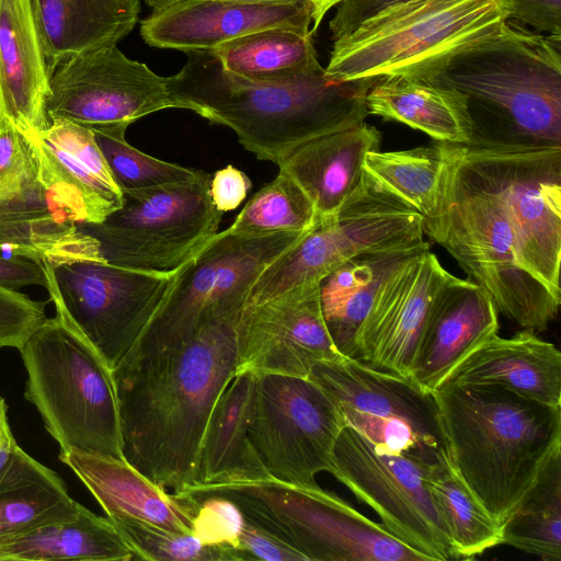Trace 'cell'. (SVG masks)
<instances>
[{
	"label": "cell",
	"mask_w": 561,
	"mask_h": 561,
	"mask_svg": "<svg viewBox=\"0 0 561 561\" xmlns=\"http://www.w3.org/2000/svg\"><path fill=\"white\" fill-rule=\"evenodd\" d=\"M240 314L209 323L175 350L113 369L124 458L174 493L198 482L207 422L238 368Z\"/></svg>",
	"instance_id": "cell-1"
},
{
	"label": "cell",
	"mask_w": 561,
	"mask_h": 561,
	"mask_svg": "<svg viewBox=\"0 0 561 561\" xmlns=\"http://www.w3.org/2000/svg\"><path fill=\"white\" fill-rule=\"evenodd\" d=\"M186 55L167 78L178 108L230 128L244 149L276 165L304 142L364 122L377 79H335L319 65L290 81L254 82L228 73L213 50Z\"/></svg>",
	"instance_id": "cell-2"
},
{
	"label": "cell",
	"mask_w": 561,
	"mask_h": 561,
	"mask_svg": "<svg viewBox=\"0 0 561 561\" xmlns=\"http://www.w3.org/2000/svg\"><path fill=\"white\" fill-rule=\"evenodd\" d=\"M416 78L461 99L472 129L467 147L561 146V38L507 20Z\"/></svg>",
	"instance_id": "cell-3"
},
{
	"label": "cell",
	"mask_w": 561,
	"mask_h": 561,
	"mask_svg": "<svg viewBox=\"0 0 561 561\" xmlns=\"http://www.w3.org/2000/svg\"><path fill=\"white\" fill-rule=\"evenodd\" d=\"M432 393L450 467L502 526L561 447V405L491 386Z\"/></svg>",
	"instance_id": "cell-4"
},
{
	"label": "cell",
	"mask_w": 561,
	"mask_h": 561,
	"mask_svg": "<svg viewBox=\"0 0 561 561\" xmlns=\"http://www.w3.org/2000/svg\"><path fill=\"white\" fill-rule=\"evenodd\" d=\"M56 314L19 350L27 374L24 398L38 411L59 453L77 448L124 458L113 370L49 296Z\"/></svg>",
	"instance_id": "cell-5"
},
{
	"label": "cell",
	"mask_w": 561,
	"mask_h": 561,
	"mask_svg": "<svg viewBox=\"0 0 561 561\" xmlns=\"http://www.w3.org/2000/svg\"><path fill=\"white\" fill-rule=\"evenodd\" d=\"M183 493L233 501L250 520L277 535L308 561H428L346 503L317 485L271 477L197 483Z\"/></svg>",
	"instance_id": "cell-6"
},
{
	"label": "cell",
	"mask_w": 561,
	"mask_h": 561,
	"mask_svg": "<svg viewBox=\"0 0 561 561\" xmlns=\"http://www.w3.org/2000/svg\"><path fill=\"white\" fill-rule=\"evenodd\" d=\"M508 20L507 0H415L334 41L325 73L420 77Z\"/></svg>",
	"instance_id": "cell-7"
},
{
	"label": "cell",
	"mask_w": 561,
	"mask_h": 561,
	"mask_svg": "<svg viewBox=\"0 0 561 561\" xmlns=\"http://www.w3.org/2000/svg\"><path fill=\"white\" fill-rule=\"evenodd\" d=\"M307 233L241 237L227 230L217 232L179 268L167 297L116 366L175 350L209 323L239 313L261 272Z\"/></svg>",
	"instance_id": "cell-8"
},
{
	"label": "cell",
	"mask_w": 561,
	"mask_h": 561,
	"mask_svg": "<svg viewBox=\"0 0 561 561\" xmlns=\"http://www.w3.org/2000/svg\"><path fill=\"white\" fill-rule=\"evenodd\" d=\"M460 157L438 244L505 318L523 329L542 331L556 319L561 298L523 266L500 199L470 174Z\"/></svg>",
	"instance_id": "cell-9"
},
{
	"label": "cell",
	"mask_w": 561,
	"mask_h": 561,
	"mask_svg": "<svg viewBox=\"0 0 561 561\" xmlns=\"http://www.w3.org/2000/svg\"><path fill=\"white\" fill-rule=\"evenodd\" d=\"M211 174L124 191L123 205L101 224L79 228L100 244L106 263L150 273H172L215 237L224 213L210 196Z\"/></svg>",
	"instance_id": "cell-10"
},
{
	"label": "cell",
	"mask_w": 561,
	"mask_h": 561,
	"mask_svg": "<svg viewBox=\"0 0 561 561\" xmlns=\"http://www.w3.org/2000/svg\"><path fill=\"white\" fill-rule=\"evenodd\" d=\"M424 236L417 213L379 193L364 178L333 217L318 222L261 272L247 302H261L305 284L321 283L363 254L419 247L425 242Z\"/></svg>",
	"instance_id": "cell-11"
},
{
	"label": "cell",
	"mask_w": 561,
	"mask_h": 561,
	"mask_svg": "<svg viewBox=\"0 0 561 561\" xmlns=\"http://www.w3.org/2000/svg\"><path fill=\"white\" fill-rule=\"evenodd\" d=\"M460 162L500 199L523 266L561 298V146H463Z\"/></svg>",
	"instance_id": "cell-12"
},
{
	"label": "cell",
	"mask_w": 561,
	"mask_h": 561,
	"mask_svg": "<svg viewBox=\"0 0 561 561\" xmlns=\"http://www.w3.org/2000/svg\"><path fill=\"white\" fill-rule=\"evenodd\" d=\"M345 426L335 404L309 377L255 375L249 438L273 479L317 485V473L332 468Z\"/></svg>",
	"instance_id": "cell-13"
},
{
	"label": "cell",
	"mask_w": 561,
	"mask_h": 561,
	"mask_svg": "<svg viewBox=\"0 0 561 561\" xmlns=\"http://www.w3.org/2000/svg\"><path fill=\"white\" fill-rule=\"evenodd\" d=\"M432 465L411 455L380 451L346 425L335 443L330 473L370 506L391 535L428 561L455 560L427 486Z\"/></svg>",
	"instance_id": "cell-14"
},
{
	"label": "cell",
	"mask_w": 561,
	"mask_h": 561,
	"mask_svg": "<svg viewBox=\"0 0 561 561\" xmlns=\"http://www.w3.org/2000/svg\"><path fill=\"white\" fill-rule=\"evenodd\" d=\"M42 264L48 295L60 301L112 370L140 337L179 271L150 273L98 261Z\"/></svg>",
	"instance_id": "cell-15"
},
{
	"label": "cell",
	"mask_w": 561,
	"mask_h": 561,
	"mask_svg": "<svg viewBox=\"0 0 561 561\" xmlns=\"http://www.w3.org/2000/svg\"><path fill=\"white\" fill-rule=\"evenodd\" d=\"M165 108H178L168 79L128 58L116 45L73 55L50 77L49 119L62 118L89 129L127 128Z\"/></svg>",
	"instance_id": "cell-16"
},
{
	"label": "cell",
	"mask_w": 561,
	"mask_h": 561,
	"mask_svg": "<svg viewBox=\"0 0 561 561\" xmlns=\"http://www.w3.org/2000/svg\"><path fill=\"white\" fill-rule=\"evenodd\" d=\"M237 371L308 377L313 365L344 357L322 312L320 283H309L261 302H247L239 319Z\"/></svg>",
	"instance_id": "cell-17"
},
{
	"label": "cell",
	"mask_w": 561,
	"mask_h": 561,
	"mask_svg": "<svg viewBox=\"0 0 561 561\" xmlns=\"http://www.w3.org/2000/svg\"><path fill=\"white\" fill-rule=\"evenodd\" d=\"M451 276L430 244L403 260L382 280L357 332L352 359L410 379L432 306Z\"/></svg>",
	"instance_id": "cell-18"
},
{
	"label": "cell",
	"mask_w": 561,
	"mask_h": 561,
	"mask_svg": "<svg viewBox=\"0 0 561 561\" xmlns=\"http://www.w3.org/2000/svg\"><path fill=\"white\" fill-rule=\"evenodd\" d=\"M26 141L38 180L77 225L101 224L122 207L123 191L91 129L53 118L38 137Z\"/></svg>",
	"instance_id": "cell-19"
},
{
	"label": "cell",
	"mask_w": 561,
	"mask_h": 561,
	"mask_svg": "<svg viewBox=\"0 0 561 561\" xmlns=\"http://www.w3.org/2000/svg\"><path fill=\"white\" fill-rule=\"evenodd\" d=\"M312 9L299 2L181 0L140 22L144 41L184 53L214 50L245 34L279 25L309 27Z\"/></svg>",
	"instance_id": "cell-20"
},
{
	"label": "cell",
	"mask_w": 561,
	"mask_h": 561,
	"mask_svg": "<svg viewBox=\"0 0 561 561\" xmlns=\"http://www.w3.org/2000/svg\"><path fill=\"white\" fill-rule=\"evenodd\" d=\"M308 377L339 411L353 410L409 424L433 451L446 456L437 405L411 379L343 358L312 366Z\"/></svg>",
	"instance_id": "cell-21"
},
{
	"label": "cell",
	"mask_w": 561,
	"mask_h": 561,
	"mask_svg": "<svg viewBox=\"0 0 561 561\" xmlns=\"http://www.w3.org/2000/svg\"><path fill=\"white\" fill-rule=\"evenodd\" d=\"M0 253L51 266L105 262L96 239L79 228L37 172L20 185L0 188Z\"/></svg>",
	"instance_id": "cell-22"
},
{
	"label": "cell",
	"mask_w": 561,
	"mask_h": 561,
	"mask_svg": "<svg viewBox=\"0 0 561 561\" xmlns=\"http://www.w3.org/2000/svg\"><path fill=\"white\" fill-rule=\"evenodd\" d=\"M497 331V310L485 290L472 279L453 275L432 306L410 379L433 392L456 365Z\"/></svg>",
	"instance_id": "cell-23"
},
{
	"label": "cell",
	"mask_w": 561,
	"mask_h": 561,
	"mask_svg": "<svg viewBox=\"0 0 561 561\" xmlns=\"http://www.w3.org/2000/svg\"><path fill=\"white\" fill-rule=\"evenodd\" d=\"M112 518H130L170 530L192 533L198 501L191 495L169 493L125 458L68 449L58 454Z\"/></svg>",
	"instance_id": "cell-24"
},
{
	"label": "cell",
	"mask_w": 561,
	"mask_h": 561,
	"mask_svg": "<svg viewBox=\"0 0 561 561\" xmlns=\"http://www.w3.org/2000/svg\"><path fill=\"white\" fill-rule=\"evenodd\" d=\"M50 77L32 0H0V106L26 140L49 126Z\"/></svg>",
	"instance_id": "cell-25"
},
{
	"label": "cell",
	"mask_w": 561,
	"mask_h": 561,
	"mask_svg": "<svg viewBox=\"0 0 561 561\" xmlns=\"http://www.w3.org/2000/svg\"><path fill=\"white\" fill-rule=\"evenodd\" d=\"M491 386L561 405V353L531 330L495 334L466 356L439 385Z\"/></svg>",
	"instance_id": "cell-26"
},
{
	"label": "cell",
	"mask_w": 561,
	"mask_h": 561,
	"mask_svg": "<svg viewBox=\"0 0 561 561\" xmlns=\"http://www.w3.org/2000/svg\"><path fill=\"white\" fill-rule=\"evenodd\" d=\"M462 147L436 141L407 150H371L363 161L364 178L379 193L417 213L424 234L438 243Z\"/></svg>",
	"instance_id": "cell-27"
},
{
	"label": "cell",
	"mask_w": 561,
	"mask_h": 561,
	"mask_svg": "<svg viewBox=\"0 0 561 561\" xmlns=\"http://www.w3.org/2000/svg\"><path fill=\"white\" fill-rule=\"evenodd\" d=\"M380 141V131L364 121L304 142L277 167L305 192L320 222L333 217L362 185L364 158Z\"/></svg>",
	"instance_id": "cell-28"
},
{
	"label": "cell",
	"mask_w": 561,
	"mask_h": 561,
	"mask_svg": "<svg viewBox=\"0 0 561 561\" xmlns=\"http://www.w3.org/2000/svg\"><path fill=\"white\" fill-rule=\"evenodd\" d=\"M50 75L67 58L116 45L140 13V0H32Z\"/></svg>",
	"instance_id": "cell-29"
},
{
	"label": "cell",
	"mask_w": 561,
	"mask_h": 561,
	"mask_svg": "<svg viewBox=\"0 0 561 561\" xmlns=\"http://www.w3.org/2000/svg\"><path fill=\"white\" fill-rule=\"evenodd\" d=\"M254 378L250 371H236L219 396L203 436L197 483L271 477L249 438Z\"/></svg>",
	"instance_id": "cell-30"
},
{
	"label": "cell",
	"mask_w": 561,
	"mask_h": 561,
	"mask_svg": "<svg viewBox=\"0 0 561 561\" xmlns=\"http://www.w3.org/2000/svg\"><path fill=\"white\" fill-rule=\"evenodd\" d=\"M366 106L368 115L405 124L435 141L471 145V124L461 99L420 78L377 77L366 95Z\"/></svg>",
	"instance_id": "cell-31"
},
{
	"label": "cell",
	"mask_w": 561,
	"mask_h": 561,
	"mask_svg": "<svg viewBox=\"0 0 561 561\" xmlns=\"http://www.w3.org/2000/svg\"><path fill=\"white\" fill-rule=\"evenodd\" d=\"M135 554L108 517L79 504L77 514L0 540V561H128Z\"/></svg>",
	"instance_id": "cell-32"
},
{
	"label": "cell",
	"mask_w": 561,
	"mask_h": 561,
	"mask_svg": "<svg viewBox=\"0 0 561 561\" xmlns=\"http://www.w3.org/2000/svg\"><path fill=\"white\" fill-rule=\"evenodd\" d=\"M428 245L354 257L320 283L322 312L339 352L353 358L357 332L385 277L403 260Z\"/></svg>",
	"instance_id": "cell-33"
},
{
	"label": "cell",
	"mask_w": 561,
	"mask_h": 561,
	"mask_svg": "<svg viewBox=\"0 0 561 561\" xmlns=\"http://www.w3.org/2000/svg\"><path fill=\"white\" fill-rule=\"evenodd\" d=\"M64 480L19 445L0 468V540L73 517L79 507Z\"/></svg>",
	"instance_id": "cell-34"
},
{
	"label": "cell",
	"mask_w": 561,
	"mask_h": 561,
	"mask_svg": "<svg viewBox=\"0 0 561 561\" xmlns=\"http://www.w3.org/2000/svg\"><path fill=\"white\" fill-rule=\"evenodd\" d=\"M309 27L279 25L229 41L213 51L230 75L254 82L297 79L317 66Z\"/></svg>",
	"instance_id": "cell-35"
},
{
	"label": "cell",
	"mask_w": 561,
	"mask_h": 561,
	"mask_svg": "<svg viewBox=\"0 0 561 561\" xmlns=\"http://www.w3.org/2000/svg\"><path fill=\"white\" fill-rule=\"evenodd\" d=\"M502 543L546 561L561 560V447L503 523Z\"/></svg>",
	"instance_id": "cell-36"
},
{
	"label": "cell",
	"mask_w": 561,
	"mask_h": 561,
	"mask_svg": "<svg viewBox=\"0 0 561 561\" xmlns=\"http://www.w3.org/2000/svg\"><path fill=\"white\" fill-rule=\"evenodd\" d=\"M427 486L456 559H472L502 543V526L460 480L448 459L430 467Z\"/></svg>",
	"instance_id": "cell-37"
},
{
	"label": "cell",
	"mask_w": 561,
	"mask_h": 561,
	"mask_svg": "<svg viewBox=\"0 0 561 561\" xmlns=\"http://www.w3.org/2000/svg\"><path fill=\"white\" fill-rule=\"evenodd\" d=\"M318 224L312 203L285 172L261 187L226 229L241 237L306 233Z\"/></svg>",
	"instance_id": "cell-38"
},
{
	"label": "cell",
	"mask_w": 561,
	"mask_h": 561,
	"mask_svg": "<svg viewBox=\"0 0 561 561\" xmlns=\"http://www.w3.org/2000/svg\"><path fill=\"white\" fill-rule=\"evenodd\" d=\"M126 129H91L114 180L123 192L187 181L204 172L144 153L125 139Z\"/></svg>",
	"instance_id": "cell-39"
},
{
	"label": "cell",
	"mask_w": 561,
	"mask_h": 561,
	"mask_svg": "<svg viewBox=\"0 0 561 561\" xmlns=\"http://www.w3.org/2000/svg\"><path fill=\"white\" fill-rule=\"evenodd\" d=\"M135 559L147 561H241L238 549L204 545L192 533H180L130 518H112Z\"/></svg>",
	"instance_id": "cell-40"
},
{
	"label": "cell",
	"mask_w": 561,
	"mask_h": 561,
	"mask_svg": "<svg viewBox=\"0 0 561 561\" xmlns=\"http://www.w3.org/2000/svg\"><path fill=\"white\" fill-rule=\"evenodd\" d=\"M195 499V497H194ZM192 534L204 545L238 549V539L245 517L231 500L210 494L198 499Z\"/></svg>",
	"instance_id": "cell-41"
},
{
	"label": "cell",
	"mask_w": 561,
	"mask_h": 561,
	"mask_svg": "<svg viewBox=\"0 0 561 561\" xmlns=\"http://www.w3.org/2000/svg\"><path fill=\"white\" fill-rule=\"evenodd\" d=\"M46 319L45 301L0 285V348L20 350Z\"/></svg>",
	"instance_id": "cell-42"
},
{
	"label": "cell",
	"mask_w": 561,
	"mask_h": 561,
	"mask_svg": "<svg viewBox=\"0 0 561 561\" xmlns=\"http://www.w3.org/2000/svg\"><path fill=\"white\" fill-rule=\"evenodd\" d=\"M238 550L241 561H308L287 541L247 517L239 535Z\"/></svg>",
	"instance_id": "cell-43"
},
{
	"label": "cell",
	"mask_w": 561,
	"mask_h": 561,
	"mask_svg": "<svg viewBox=\"0 0 561 561\" xmlns=\"http://www.w3.org/2000/svg\"><path fill=\"white\" fill-rule=\"evenodd\" d=\"M412 1L415 0H342L329 24L332 38H343L374 18Z\"/></svg>",
	"instance_id": "cell-44"
},
{
	"label": "cell",
	"mask_w": 561,
	"mask_h": 561,
	"mask_svg": "<svg viewBox=\"0 0 561 561\" xmlns=\"http://www.w3.org/2000/svg\"><path fill=\"white\" fill-rule=\"evenodd\" d=\"M508 20L515 19L548 36L561 38V0H507Z\"/></svg>",
	"instance_id": "cell-45"
},
{
	"label": "cell",
	"mask_w": 561,
	"mask_h": 561,
	"mask_svg": "<svg viewBox=\"0 0 561 561\" xmlns=\"http://www.w3.org/2000/svg\"><path fill=\"white\" fill-rule=\"evenodd\" d=\"M252 186L250 178L232 164L217 170L210 179V196L215 207L225 213L236 209Z\"/></svg>",
	"instance_id": "cell-46"
},
{
	"label": "cell",
	"mask_w": 561,
	"mask_h": 561,
	"mask_svg": "<svg viewBox=\"0 0 561 561\" xmlns=\"http://www.w3.org/2000/svg\"><path fill=\"white\" fill-rule=\"evenodd\" d=\"M0 285L21 289L26 286H47L44 265L31 259L0 253Z\"/></svg>",
	"instance_id": "cell-47"
},
{
	"label": "cell",
	"mask_w": 561,
	"mask_h": 561,
	"mask_svg": "<svg viewBox=\"0 0 561 561\" xmlns=\"http://www.w3.org/2000/svg\"><path fill=\"white\" fill-rule=\"evenodd\" d=\"M18 443L12 434L5 400L0 397V468L5 463Z\"/></svg>",
	"instance_id": "cell-48"
},
{
	"label": "cell",
	"mask_w": 561,
	"mask_h": 561,
	"mask_svg": "<svg viewBox=\"0 0 561 561\" xmlns=\"http://www.w3.org/2000/svg\"><path fill=\"white\" fill-rule=\"evenodd\" d=\"M342 0H310L312 9V33L317 31L325 13Z\"/></svg>",
	"instance_id": "cell-49"
},
{
	"label": "cell",
	"mask_w": 561,
	"mask_h": 561,
	"mask_svg": "<svg viewBox=\"0 0 561 561\" xmlns=\"http://www.w3.org/2000/svg\"><path fill=\"white\" fill-rule=\"evenodd\" d=\"M181 0H146L147 5L152 10L161 9L165 5H169L173 2ZM238 1H247V2H299V3H308L311 5L310 0H238Z\"/></svg>",
	"instance_id": "cell-50"
}]
</instances>
